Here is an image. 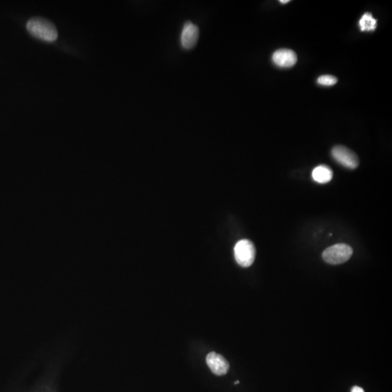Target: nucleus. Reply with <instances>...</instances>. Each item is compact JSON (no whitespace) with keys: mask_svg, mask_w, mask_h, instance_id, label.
<instances>
[{"mask_svg":"<svg viewBox=\"0 0 392 392\" xmlns=\"http://www.w3.org/2000/svg\"><path fill=\"white\" fill-rule=\"evenodd\" d=\"M26 28L32 36L42 41L52 42L58 38L56 27L45 18L39 17L31 18L26 24Z\"/></svg>","mask_w":392,"mask_h":392,"instance_id":"f257e3e1","label":"nucleus"},{"mask_svg":"<svg viewBox=\"0 0 392 392\" xmlns=\"http://www.w3.org/2000/svg\"><path fill=\"white\" fill-rule=\"evenodd\" d=\"M235 260L240 266L249 267L256 257V249L251 241L244 239L238 241L234 248Z\"/></svg>","mask_w":392,"mask_h":392,"instance_id":"f03ea898","label":"nucleus"},{"mask_svg":"<svg viewBox=\"0 0 392 392\" xmlns=\"http://www.w3.org/2000/svg\"><path fill=\"white\" fill-rule=\"evenodd\" d=\"M353 253L351 247L345 244H339L325 249L322 258L328 264H340L348 261Z\"/></svg>","mask_w":392,"mask_h":392,"instance_id":"7ed1b4c3","label":"nucleus"},{"mask_svg":"<svg viewBox=\"0 0 392 392\" xmlns=\"http://www.w3.org/2000/svg\"><path fill=\"white\" fill-rule=\"evenodd\" d=\"M332 156L346 168L355 170L359 166V158L356 153L345 146H335L332 150Z\"/></svg>","mask_w":392,"mask_h":392,"instance_id":"20e7f679","label":"nucleus"},{"mask_svg":"<svg viewBox=\"0 0 392 392\" xmlns=\"http://www.w3.org/2000/svg\"><path fill=\"white\" fill-rule=\"evenodd\" d=\"M199 29L196 24L187 21L183 26L180 35V44L184 50H192L198 42Z\"/></svg>","mask_w":392,"mask_h":392,"instance_id":"39448f33","label":"nucleus"},{"mask_svg":"<svg viewBox=\"0 0 392 392\" xmlns=\"http://www.w3.org/2000/svg\"><path fill=\"white\" fill-rule=\"evenodd\" d=\"M207 363L212 373L216 376H224L227 374L230 369L227 359L216 353H210L207 355Z\"/></svg>","mask_w":392,"mask_h":392,"instance_id":"423d86ee","label":"nucleus"},{"mask_svg":"<svg viewBox=\"0 0 392 392\" xmlns=\"http://www.w3.org/2000/svg\"><path fill=\"white\" fill-rule=\"evenodd\" d=\"M273 61L278 67L290 68L297 62V55L289 49H280L273 53Z\"/></svg>","mask_w":392,"mask_h":392,"instance_id":"0eeeda50","label":"nucleus"},{"mask_svg":"<svg viewBox=\"0 0 392 392\" xmlns=\"http://www.w3.org/2000/svg\"><path fill=\"white\" fill-rule=\"evenodd\" d=\"M313 178L315 182L325 184L330 182L333 178V171L328 166H318L313 170Z\"/></svg>","mask_w":392,"mask_h":392,"instance_id":"6e6552de","label":"nucleus"},{"mask_svg":"<svg viewBox=\"0 0 392 392\" xmlns=\"http://www.w3.org/2000/svg\"><path fill=\"white\" fill-rule=\"evenodd\" d=\"M359 25L362 32H371L376 29L377 21L373 18L371 13H366L359 20Z\"/></svg>","mask_w":392,"mask_h":392,"instance_id":"1a4fd4ad","label":"nucleus"},{"mask_svg":"<svg viewBox=\"0 0 392 392\" xmlns=\"http://www.w3.org/2000/svg\"><path fill=\"white\" fill-rule=\"evenodd\" d=\"M338 82V78L331 75H323L318 78V83L322 86H333Z\"/></svg>","mask_w":392,"mask_h":392,"instance_id":"9d476101","label":"nucleus"},{"mask_svg":"<svg viewBox=\"0 0 392 392\" xmlns=\"http://www.w3.org/2000/svg\"><path fill=\"white\" fill-rule=\"evenodd\" d=\"M351 392H364L363 389L361 388V387H354L352 389Z\"/></svg>","mask_w":392,"mask_h":392,"instance_id":"9b49d317","label":"nucleus"},{"mask_svg":"<svg viewBox=\"0 0 392 392\" xmlns=\"http://www.w3.org/2000/svg\"><path fill=\"white\" fill-rule=\"evenodd\" d=\"M289 1H290V0H284V1L281 0L280 2L282 3V4H286V3L289 2Z\"/></svg>","mask_w":392,"mask_h":392,"instance_id":"f8f14e48","label":"nucleus"},{"mask_svg":"<svg viewBox=\"0 0 392 392\" xmlns=\"http://www.w3.org/2000/svg\"><path fill=\"white\" fill-rule=\"evenodd\" d=\"M239 384V381H235V384Z\"/></svg>","mask_w":392,"mask_h":392,"instance_id":"ddd939ff","label":"nucleus"}]
</instances>
